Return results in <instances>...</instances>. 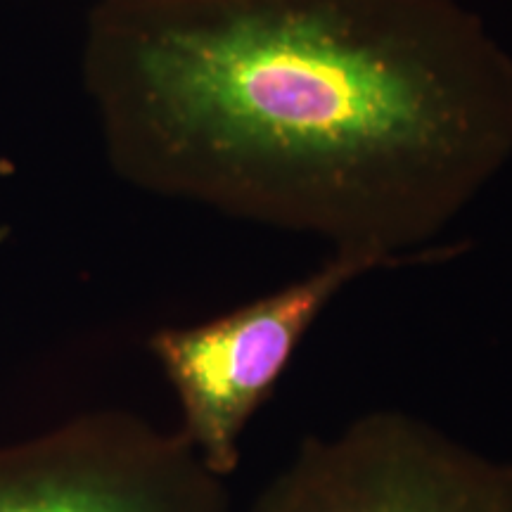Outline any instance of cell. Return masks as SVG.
I'll use <instances>...</instances> for the list:
<instances>
[{
	"label": "cell",
	"instance_id": "obj_1",
	"mask_svg": "<svg viewBox=\"0 0 512 512\" xmlns=\"http://www.w3.org/2000/svg\"><path fill=\"white\" fill-rule=\"evenodd\" d=\"M83 83L124 181L396 266L458 254L512 159V57L460 0H98Z\"/></svg>",
	"mask_w": 512,
	"mask_h": 512
},
{
	"label": "cell",
	"instance_id": "obj_2",
	"mask_svg": "<svg viewBox=\"0 0 512 512\" xmlns=\"http://www.w3.org/2000/svg\"><path fill=\"white\" fill-rule=\"evenodd\" d=\"M396 264L366 252H332L316 271L223 316L162 328L147 349L181 406L178 432L211 475L242 460L249 422L278 387L304 337L351 283Z\"/></svg>",
	"mask_w": 512,
	"mask_h": 512
},
{
	"label": "cell",
	"instance_id": "obj_3",
	"mask_svg": "<svg viewBox=\"0 0 512 512\" xmlns=\"http://www.w3.org/2000/svg\"><path fill=\"white\" fill-rule=\"evenodd\" d=\"M249 512H512V463L403 411L302 441Z\"/></svg>",
	"mask_w": 512,
	"mask_h": 512
},
{
	"label": "cell",
	"instance_id": "obj_4",
	"mask_svg": "<svg viewBox=\"0 0 512 512\" xmlns=\"http://www.w3.org/2000/svg\"><path fill=\"white\" fill-rule=\"evenodd\" d=\"M0 512H230V496L181 432L110 408L0 446Z\"/></svg>",
	"mask_w": 512,
	"mask_h": 512
}]
</instances>
